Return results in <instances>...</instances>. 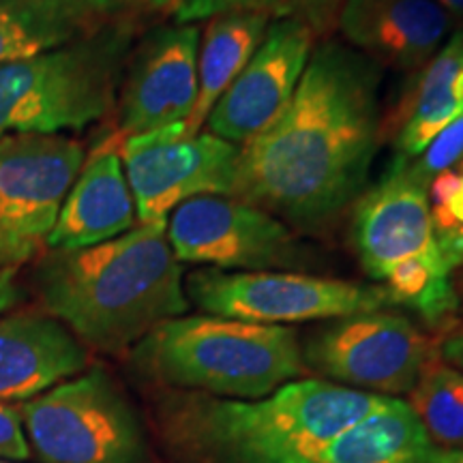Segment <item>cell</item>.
<instances>
[{
	"mask_svg": "<svg viewBox=\"0 0 463 463\" xmlns=\"http://www.w3.org/2000/svg\"><path fill=\"white\" fill-rule=\"evenodd\" d=\"M438 352L450 367H455L457 372L463 373V331L450 333L449 337L442 341V345L438 347Z\"/></svg>",
	"mask_w": 463,
	"mask_h": 463,
	"instance_id": "obj_28",
	"label": "cell"
},
{
	"mask_svg": "<svg viewBox=\"0 0 463 463\" xmlns=\"http://www.w3.org/2000/svg\"><path fill=\"white\" fill-rule=\"evenodd\" d=\"M0 459H31V444L22 425L20 410L5 402H0Z\"/></svg>",
	"mask_w": 463,
	"mask_h": 463,
	"instance_id": "obj_25",
	"label": "cell"
},
{
	"mask_svg": "<svg viewBox=\"0 0 463 463\" xmlns=\"http://www.w3.org/2000/svg\"><path fill=\"white\" fill-rule=\"evenodd\" d=\"M461 172H463V159H461Z\"/></svg>",
	"mask_w": 463,
	"mask_h": 463,
	"instance_id": "obj_33",
	"label": "cell"
},
{
	"mask_svg": "<svg viewBox=\"0 0 463 463\" xmlns=\"http://www.w3.org/2000/svg\"><path fill=\"white\" fill-rule=\"evenodd\" d=\"M419 463H463V450L431 447Z\"/></svg>",
	"mask_w": 463,
	"mask_h": 463,
	"instance_id": "obj_29",
	"label": "cell"
},
{
	"mask_svg": "<svg viewBox=\"0 0 463 463\" xmlns=\"http://www.w3.org/2000/svg\"><path fill=\"white\" fill-rule=\"evenodd\" d=\"M136 26L120 20L43 54L0 65V137L82 131L116 108Z\"/></svg>",
	"mask_w": 463,
	"mask_h": 463,
	"instance_id": "obj_5",
	"label": "cell"
},
{
	"mask_svg": "<svg viewBox=\"0 0 463 463\" xmlns=\"http://www.w3.org/2000/svg\"><path fill=\"white\" fill-rule=\"evenodd\" d=\"M99 28L69 0H0V65L56 50Z\"/></svg>",
	"mask_w": 463,
	"mask_h": 463,
	"instance_id": "obj_21",
	"label": "cell"
},
{
	"mask_svg": "<svg viewBox=\"0 0 463 463\" xmlns=\"http://www.w3.org/2000/svg\"><path fill=\"white\" fill-rule=\"evenodd\" d=\"M200 31L194 24L161 26L133 45L118 92L114 142L187 123L198 97Z\"/></svg>",
	"mask_w": 463,
	"mask_h": 463,
	"instance_id": "obj_12",
	"label": "cell"
},
{
	"mask_svg": "<svg viewBox=\"0 0 463 463\" xmlns=\"http://www.w3.org/2000/svg\"><path fill=\"white\" fill-rule=\"evenodd\" d=\"M69 3L99 26H108L114 22L129 20V15L144 0H69Z\"/></svg>",
	"mask_w": 463,
	"mask_h": 463,
	"instance_id": "obj_26",
	"label": "cell"
},
{
	"mask_svg": "<svg viewBox=\"0 0 463 463\" xmlns=\"http://www.w3.org/2000/svg\"><path fill=\"white\" fill-rule=\"evenodd\" d=\"M419 157L412 167L427 184L439 172L453 170V165L463 159V114L444 127Z\"/></svg>",
	"mask_w": 463,
	"mask_h": 463,
	"instance_id": "obj_24",
	"label": "cell"
},
{
	"mask_svg": "<svg viewBox=\"0 0 463 463\" xmlns=\"http://www.w3.org/2000/svg\"><path fill=\"white\" fill-rule=\"evenodd\" d=\"M459 114H463V31L455 33L427 62L399 133V157H419Z\"/></svg>",
	"mask_w": 463,
	"mask_h": 463,
	"instance_id": "obj_20",
	"label": "cell"
},
{
	"mask_svg": "<svg viewBox=\"0 0 463 463\" xmlns=\"http://www.w3.org/2000/svg\"><path fill=\"white\" fill-rule=\"evenodd\" d=\"M266 28L269 14L264 11H228L213 17L198 50V97L184 133H200L215 103L256 54Z\"/></svg>",
	"mask_w": 463,
	"mask_h": 463,
	"instance_id": "obj_18",
	"label": "cell"
},
{
	"mask_svg": "<svg viewBox=\"0 0 463 463\" xmlns=\"http://www.w3.org/2000/svg\"><path fill=\"white\" fill-rule=\"evenodd\" d=\"M144 378L223 399H262L307 372L297 331L217 316L159 324L131 350Z\"/></svg>",
	"mask_w": 463,
	"mask_h": 463,
	"instance_id": "obj_4",
	"label": "cell"
},
{
	"mask_svg": "<svg viewBox=\"0 0 463 463\" xmlns=\"http://www.w3.org/2000/svg\"><path fill=\"white\" fill-rule=\"evenodd\" d=\"M311 52L309 26L294 17L273 22L256 54L208 114V133L239 146L260 136L292 99Z\"/></svg>",
	"mask_w": 463,
	"mask_h": 463,
	"instance_id": "obj_14",
	"label": "cell"
},
{
	"mask_svg": "<svg viewBox=\"0 0 463 463\" xmlns=\"http://www.w3.org/2000/svg\"><path fill=\"white\" fill-rule=\"evenodd\" d=\"M453 286L457 294V305H459V314L463 316V264L453 270Z\"/></svg>",
	"mask_w": 463,
	"mask_h": 463,
	"instance_id": "obj_30",
	"label": "cell"
},
{
	"mask_svg": "<svg viewBox=\"0 0 463 463\" xmlns=\"http://www.w3.org/2000/svg\"><path fill=\"white\" fill-rule=\"evenodd\" d=\"M136 202L118 146L109 140L90 155L69 189L48 249H84L136 228Z\"/></svg>",
	"mask_w": 463,
	"mask_h": 463,
	"instance_id": "obj_17",
	"label": "cell"
},
{
	"mask_svg": "<svg viewBox=\"0 0 463 463\" xmlns=\"http://www.w3.org/2000/svg\"><path fill=\"white\" fill-rule=\"evenodd\" d=\"M82 165L84 146L62 133L0 137V270H15L48 251Z\"/></svg>",
	"mask_w": 463,
	"mask_h": 463,
	"instance_id": "obj_7",
	"label": "cell"
},
{
	"mask_svg": "<svg viewBox=\"0 0 463 463\" xmlns=\"http://www.w3.org/2000/svg\"><path fill=\"white\" fill-rule=\"evenodd\" d=\"M0 463H17V461H9V459H0Z\"/></svg>",
	"mask_w": 463,
	"mask_h": 463,
	"instance_id": "obj_32",
	"label": "cell"
},
{
	"mask_svg": "<svg viewBox=\"0 0 463 463\" xmlns=\"http://www.w3.org/2000/svg\"><path fill=\"white\" fill-rule=\"evenodd\" d=\"M433 350L408 317L378 309L320 328L307 341L303 358L335 384L392 397L414 389Z\"/></svg>",
	"mask_w": 463,
	"mask_h": 463,
	"instance_id": "obj_10",
	"label": "cell"
},
{
	"mask_svg": "<svg viewBox=\"0 0 463 463\" xmlns=\"http://www.w3.org/2000/svg\"><path fill=\"white\" fill-rule=\"evenodd\" d=\"M427 184L408 159L392 161L384 178L358 198L352 242L364 273L384 281L410 260L444 262L433 236Z\"/></svg>",
	"mask_w": 463,
	"mask_h": 463,
	"instance_id": "obj_13",
	"label": "cell"
},
{
	"mask_svg": "<svg viewBox=\"0 0 463 463\" xmlns=\"http://www.w3.org/2000/svg\"><path fill=\"white\" fill-rule=\"evenodd\" d=\"M382 69L337 42L311 52L283 112L242 146L236 198L320 225L361 198L382 140Z\"/></svg>",
	"mask_w": 463,
	"mask_h": 463,
	"instance_id": "obj_1",
	"label": "cell"
},
{
	"mask_svg": "<svg viewBox=\"0 0 463 463\" xmlns=\"http://www.w3.org/2000/svg\"><path fill=\"white\" fill-rule=\"evenodd\" d=\"M431 447L408 402L384 397L378 408L341 431L314 463H419Z\"/></svg>",
	"mask_w": 463,
	"mask_h": 463,
	"instance_id": "obj_19",
	"label": "cell"
},
{
	"mask_svg": "<svg viewBox=\"0 0 463 463\" xmlns=\"http://www.w3.org/2000/svg\"><path fill=\"white\" fill-rule=\"evenodd\" d=\"M167 241L178 262L211 269H270L298 260L288 225L230 195H198L170 213Z\"/></svg>",
	"mask_w": 463,
	"mask_h": 463,
	"instance_id": "obj_11",
	"label": "cell"
},
{
	"mask_svg": "<svg viewBox=\"0 0 463 463\" xmlns=\"http://www.w3.org/2000/svg\"><path fill=\"white\" fill-rule=\"evenodd\" d=\"M140 223L167 222L184 200L236 198L242 146L213 133H184V123L131 136L118 148Z\"/></svg>",
	"mask_w": 463,
	"mask_h": 463,
	"instance_id": "obj_9",
	"label": "cell"
},
{
	"mask_svg": "<svg viewBox=\"0 0 463 463\" xmlns=\"http://www.w3.org/2000/svg\"><path fill=\"white\" fill-rule=\"evenodd\" d=\"M89 354L65 324L39 311L0 317V402L33 399L82 373Z\"/></svg>",
	"mask_w": 463,
	"mask_h": 463,
	"instance_id": "obj_16",
	"label": "cell"
},
{
	"mask_svg": "<svg viewBox=\"0 0 463 463\" xmlns=\"http://www.w3.org/2000/svg\"><path fill=\"white\" fill-rule=\"evenodd\" d=\"M382 399L326 380H292L262 399L172 392L159 425L187 463H314Z\"/></svg>",
	"mask_w": 463,
	"mask_h": 463,
	"instance_id": "obj_3",
	"label": "cell"
},
{
	"mask_svg": "<svg viewBox=\"0 0 463 463\" xmlns=\"http://www.w3.org/2000/svg\"><path fill=\"white\" fill-rule=\"evenodd\" d=\"M184 294L189 303L208 316L275 326L307 320H337L391 305L384 288L266 270H194L184 279Z\"/></svg>",
	"mask_w": 463,
	"mask_h": 463,
	"instance_id": "obj_8",
	"label": "cell"
},
{
	"mask_svg": "<svg viewBox=\"0 0 463 463\" xmlns=\"http://www.w3.org/2000/svg\"><path fill=\"white\" fill-rule=\"evenodd\" d=\"M339 28L354 50L402 69L427 65L453 31L433 0H345Z\"/></svg>",
	"mask_w": 463,
	"mask_h": 463,
	"instance_id": "obj_15",
	"label": "cell"
},
{
	"mask_svg": "<svg viewBox=\"0 0 463 463\" xmlns=\"http://www.w3.org/2000/svg\"><path fill=\"white\" fill-rule=\"evenodd\" d=\"M28 444L42 463H144L146 438L123 389L92 367L26 399Z\"/></svg>",
	"mask_w": 463,
	"mask_h": 463,
	"instance_id": "obj_6",
	"label": "cell"
},
{
	"mask_svg": "<svg viewBox=\"0 0 463 463\" xmlns=\"http://www.w3.org/2000/svg\"><path fill=\"white\" fill-rule=\"evenodd\" d=\"M430 211L433 236L450 270L463 264V172L444 170L431 178Z\"/></svg>",
	"mask_w": 463,
	"mask_h": 463,
	"instance_id": "obj_23",
	"label": "cell"
},
{
	"mask_svg": "<svg viewBox=\"0 0 463 463\" xmlns=\"http://www.w3.org/2000/svg\"><path fill=\"white\" fill-rule=\"evenodd\" d=\"M165 225L137 223L95 247L48 249L33 277L48 316L86 345L120 354L187 314L183 266Z\"/></svg>",
	"mask_w": 463,
	"mask_h": 463,
	"instance_id": "obj_2",
	"label": "cell"
},
{
	"mask_svg": "<svg viewBox=\"0 0 463 463\" xmlns=\"http://www.w3.org/2000/svg\"><path fill=\"white\" fill-rule=\"evenodd\" d=\"M433 3H438L450 15H463V0H433Z\"/></svg>",
	"mask_w": 463,
	"mask_h": 463,
	"instance_id": "obj_31",
	"label": "cell"
},
{
	"mask_svg": "<svg viewBox=\"0 0 463 463\" xmlns=\"http://www.w3.org/2000/svg\"><path fill=\"white\" fill-rule=\"evenodd\" d=\"M408 395V405L430 439L463 450V373L439 356L438 347Z\"/></svg>",
	"mask_w": 463,
	"mask_h": 463,
	"instance_id": "obj_22",
	"label": "cell"
},
{
	"mask_svg": "<svg viewBox=\"0 0 463 463\" xmlns=\"http://www.w3.org/2000/svg\"><path fill=\"white\" fill-rule=\"evenodd\" d=\"M22 292L15 283V270H0V316L20 303Z\"/></svg>",
	"mask_w": 463,
	"mask_h": 463,
	"instance_id": "obj_27",
	"label": "cell"
}]
</instances>
